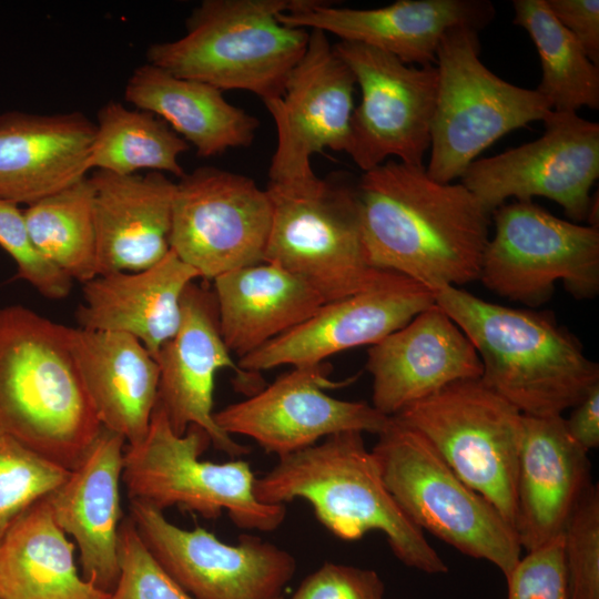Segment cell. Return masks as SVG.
Returning <instances> with one entry per match:
<instances>
[{
  "instance_id": "16",
  "label": "cell",
  "mask_w": 599,
  "mask_h": 599,
  "mask_svg": "<svg viewBox=\"0 0 599 599\" xmlns=\"http://www.w3.org/2000/svg\"><path fill=\"white\" fill-rule=\"evenodd\" d=\"M356 80L321 30H309L306 50L291 71L280 98L265 102L277 144L270 183L316 176L311 159L325 149L346 152Z\"/></svg>"
},
{
  "instance_id": "15",
  "label": "cell",
  "mask_w": 599,
  "mask_h": 599,
  "mask_svg": "<svg viewBox=\"0 0 599 599\" xmlns=\"http://www.w3.org/2000/svg\"><path fill=\"white\" fill-rule=\"evenodd\" d=\"M145 546L194 599H280L296 561L283 548L244 534L226 544L196 526L181 528L163 511L130 500V515Z\"/></svg>"
},
{
  "instance_id": "23",
  "label": "cell",
  "mask_w": 599,
  "mask_h": 599,
  "mask_svg": "<svg viewBox=\"0 0 599 599\" xmlns=\"http://www.w3.org/2000/svg\"><path fill=\"white\" fill-rule=\"evenodd\" d=\"M592 484L588 453L568 434L565 417L524 415L515 519L521 549L560 538Z\"/></svg>"
},
{
  "instance_id": "30",
  "label": "cell",
  "mask_w": 599,
  "mask_h": 599,
  "mask_svg": "<svg viewBox=\"0 0 599 599\" xmlns=\"http://www.w3.org/2000/svg\"><path fill=\"white\" fill-rule=\"evenodd\" d=\"M85 580L74 544L57 525L47 498L24 511L0 540V599H110Z\"/></svg>"
},
{
  "instance_id": "21",
  "label": "cell",
  "mask_w": 599,
  "mask_h": 599,
  "mask_svg": "<svg viewBox=\"0 0 599 599\" xmlns=\"http://www.w3.org/2000/svg\"><path fill=\"white\" fill-rule=\"evenodd\" d=\"M372 405L393 417L441 388L481 377L471 342L435 303L368 349Z\"/></svg>"
},
{
  "instance_id": "36",
  "label": "cell",
  "mask_w": 599,
  "mask_h": 599,
  "mask_svg": "<svg viewBox=\"0 0 599 599\" xmlns=\"http://www.w3.org/2000/svg\"><path fill=\"white\" fill-rule=\"evenodd\" d=\"M118 550L119 579L110 599H194L152 555L129 516L120 526Z\"/></svg>"
},
{
  "instance_id": "12",
  "label": "cell",
  "mask_w": 599,
  "mask_h": 599,
  "mask_svg": "<svg viewBox=\"0 0 599 599\" xmlns=\"http://www.w3.org/2000/svg\"><path fill=\"white\" fill-rule=\"evenodd\" d=\"M271 223L268 192L248 176L201 166L175 182L171 251L200 278L264 262Z\"/></svg>"
},
{
  "instance_id": "25",
  "label": "cell",
  "mask_w": 599,
  "mask_h": 599,
  "mask_svg": "<svg viewBox=\"0 0 599 599\" xmlns=\"http://www.w3.org/2000/svg\"><path fill=\"white\" fill-rule=\"evenodd\" d=\"M93 187L98 275L138 272L171 251L175 182L164 173L115 174L95 170Z\"/></svg>"
},
{
  "instance_id": "14",
  "label": "cell",
  "mask_w": 599,
  "mask_h": 599,
  "mask_svg": "<svg viewBox=\"0 0 599 599\" xmlns=\"http://www.w3.org/2000/svg\"><path fill=\"white\" fill-rule=\"evenodd\" d=\"M536 141L475 160L460 177L493 214L505 201L547 197L572 221H586L599 176V124L577 112L551 110Z\"/></svg>"
},
{
  "instance_id": "41",
  "label": "cell",
  "mask_w": 599,
  "mask_h": 599,
  "mask_svg": "<svg viewBox=\"0 0 599 599\" xmlns=\"http://www.w3.org/2000/svg\"><path fill=\"white\" fill-rule=\"evenodd\" d=\"M565 424L570 437L587 453L599 446V385L575 407Z\"/></svg>"
},
{
  "instance_id": "32",
  "label": "cell",
  "mask_w": 599,
  "mask_h": 599,
  "mask_svg": "<svg viewBox=\"0 0 599 599\" xmlns=\"http://www.w3.org/2000/svg\"><path fill=\"white\" fill-rule=\"evenodd\" d=\"M512 7V22L529 33L538 51L541 80L536 91L551 110L599 109V67L554 17L546 0H515Z\"/></svg>"
},
{
  "instance_id": "17",
  "label": "cell",
  "mask_w": 599,
  "mask_h": 599,
  "mask_svg": "<svg viewBox=\"0 0 599 599\" xmlns=\"http://www.w3.org/2000/svg\"><path fill=\"white\" fill-rule=\"evenodd\" d=\"M351 380L332 382L322 364L293 367L246 399L214 413V420L227 435L248 437L277 457L342 432L380 434L390 417L366 402L324 392Z\"/></svg>"
},
{
  "instance_id": "35",
  "label": "cell",
  "mask_w": 599,
  "mask_h": 599,
  "mask_svg": "<svg viewBox=\"0 0 599 599\" xmlns=\"http://www.w3.org/2000/svg\"><path fill=\"white\" fill-rule=\"evenodd\" d=\"M569 599H599V488L592 484L562 532Z\"/></svg>"
},
{
  "instance_id": "39",
  "label": "cell",
  "mask_w": 599,
  "mask_h": 599,
  "mask_svg": "<svg viewBox=\"0 0 599 599\" xmlns=\"http://www.w3.org/2000/svg\"><path fill=\"white\" fill-rule=\"evenodd\" d=\"M384 595L375 570L326 561L302 581L292 599H384Z\"/></svg>"
},
{
  "instance_id": "31",
  "label": "cell",
  "mask_w": 599,
  "mask_h": 599,
  "mask_svg": "<svg viewBox=\"0 0 599 599\" xmlns=\"http://www.w3.org/2000/svg\"><path fill=\"white\" fill-rule=\"evenodd\" d=\"M95 126L90 170L115 174L148 170L179 179L185 174L179 158L190 145L158 115L111 100L98 111Z\"/></svg>"
},
{
  "instance_id": "19",
  "label": "cell",
  "mask_w": 599,
  "mask_h": 599,
  "mask_svg": "<svg viewBox=\"0 0 599 599\" xmlns=\"http://www.w3.org/2000/svg\"><path fill=\"white\" fill-rule=\"evenodd\" d=\"M231 354L221 335L214 293L192 282L182 297L180 326L155 358L160 370L158 402L176 434L199 426L217 450L236 458L250 448L214 420L215 375L222 368H233L240 380L251 383L257 373L240 369Z\"/></svg>"
},
{
  "instance_id": "37",
  "label": "cell",
  "mask_w": 599,
  "mask_h": 599,
  "mask_svg": "<svg viewBox=\"0 0 599 599\" xmlns=\"http://www.w3.org/2000/svg\"><path fill=\"white\" fill-rule=\"evenodd\" d=\"M0 247L14 261L18 276L49 300L65 298L72 280L43 257L30 237L23 210L0 200Z\"/></svg>"
},
{
  "instance_id": "24",
  "label": "cell",
  "mask_w": 599,
  "mask_h": 599,
  "mask_svg": "<svg viewBox=\"0 0 599 599\" xmlns=\"http://www.w3.org/2000/svg\"><path fill=\"white\" fill-rule=\"evenodd\" d=\"M82 112L0 114V200L30 205L87 176L95 134Z\"/></svg>"
},
{
  "instance_id": "10",
  "label": "cell",
  "mask_w": 599,
  "mask_h": 599,
  "mask_svg": "<svg viewBox=\"0 0 599 599\" xmlns=\"http://www.w3.org/2000/svg\"><path fill=\"white\" fill-rule=\"evenodd\" d=\"M424 436L451 470L515 529L524 415L480 378L453 383L393 416Z\"/></svg>"
},
{
  "instance_id": "13",
  "label": "cell",
  "mask_w": 599,
  "mask_h": 599,
  "mask_svg": "<svg viewBox=\"0 0 599 599\" xmlns=\"http://www.w3.org/2000/svg\"><path fill=\"white\" fill-rule=\"evenodd\" d=\"M334 49L361 89V102L351 118L346 153L363 172L389 158L423 166L430 148L436 65H409L357 42L339 41Z\"/></svg>"
},
{
  "instance_id": "27",
  "label": "cell",
  "mask_w": 599,
  "mask_h": 599,
  "mask_svg": "<svg viewBox=\"0 0 599 599\" xmlns=\"http://www.w3.org/2000/svg\"><path fill=\"white\" fill-rule=\"evenodd\" d=\"M68 338L101 426L128 445L142 441L158 403L156 359L124 333L68 327Z\"/></svg>"
},
{
  "instance_id": "28",
  "label": "cell",
  "mask_w": 599,
  "mask_h": 599,
  "mask_svg": "<svg viewBox=\"0 0 599 599\" xmlns=\"http://www.w3.org/2000/svg\"><path fill=\"white\" fill-rule=\"evenodd\" d=\"M213 284L221 335L240 358L301 325L326 303L303 278L265 261L226 272Z\"/></svg>"
},
{
  "instance_id": "7",
  "label": "cell",
  "mask_w": 599,
  "mask_h": 599,
  "mask_svg": "<svg viewBox=\"0 0 599 599\" xmlns=\"http://www.w3.org/2000/svg\"><path fill=\"white\" fill-rule=\"evenodd\" d=\"M377 436L372 451L383 479L414 524L459 552L489 561L506 578L521 557V546L499 511L415 429L390 417Z\"/></svg>"
},
{
  "instance_id": "20",
  "label": "cell",
  "mask_w": 599,
  "mask_h": 599,
  "mask_svg": "<svg viewBox=\"0 0 599 599\" xmlns=\"http://www.w3.org/2000/svg\"><path fill=\"white\" fill-rule=\"evenodd\" d=\"M495 14L488 0H398L376 9L298 0L277 19L288 27L321 30L341 41L387 52L406 64L425 67L436 64L438 47L448 30L468 27L480 31Z\"/></svg>"
},
{
  "instance_id": "18",
  "label": "cell",
  "mask_w": 599,
  "mask_h": 599,
  "mask_svg": "<svg viewBox=\"0 0 599 599\" xmlns=\"http://www.w3.org/2000/svg\"><path fill=\"white\" fill-rule=\"evenodd\" d=\"M435 292L400 274L372 290L324 303L301 325L238 359L258 373L308 367L349 348L374 345L434 305Z\"/></svg>"
},
{
  "instance_id": "40",
  "label": "cell",
  "mask_w": 599,
  "mask_h": 599,
  "mask_svg": "<svg viewBox=\"0 0 599 599\" xmlns=\"http://www.w3.org/2000/svg\"><path fill=\"white\" fill-rule=\"evenodd\" d=\"M554 17L575 37L589 60L599 67V1L546 0Z\"/></svg>"
},
{
  "instance_id": "5",
  "label": "cell",
  "mask_w": 599,
  "mask_h": 599,
  "mask_svg": "<svg viewBox=\"0 0 599 599\" xmlns=\"http://www.w3.org/2000/svg\"><path fill=\"white\" fill-rule=\"evenodd\" d=\"M297 2L204 0L186 19L182 38L148 48V63L222 92L248 91L263 103L280 98L309 39V30L277 19Z\"/></svg>"
},
{
  "instance_id": "2",
  "label": "cell",
  "mask_w": 599,
  "mask_h": 599,
  "mask_svg": "<svg viewBox=\"0 0 599 599\" xmlns=\"http://www.w3.org/2000/svg\"><path fill=\"white\" fill-rule=\"evenodd\" d=\"M436 304L477 351L480 379L522 415L560 416L599 385V365L549 311L512 308L455 286L435 291Z\"/></svg>"
},
{
  "instance_id": "11",
  "label": "cell",
  "mask_w": 599,
  "mask_h": 599,
  "mask_svg": "<svg viewBox=\"0 0 599 599\" xmlns=\"http://www.w3.org/2000/svg\"><path fill=\"white\" fill-rule=\"evenodd\" d=\"M478 281L529 307L548 302L555 284L578 300L599 291V229L561 220L532 201L496 209Z\"/></svg>"
},
{
  "instance_id": "22",
  "label": "cell",
  "mask_w": 599,
  "mask_h": 599,
  "mask_svg": "<svg viewBox=\"0 0 599 599\" xmlns=\"http://www.w3.org/2000/svg\"><path fill=\"white\" fill-rule=\"evenodd\" d=\"M124 449L122 436L101 427L65 480L45 497L54 521L79 549L83 578L108 593L120 570Z\"/></svg>"
},
{
  "instance_id": "34",
  "label": "cell",
  "mask_w": 599,
  "mask_h": 599,
  "mask_svg": "<svg viewBox=\"0 0 599 599\" xmlns=\"http://www.w3.org/2000/svg\"><path fill=\"white\" fill-rule=\"evenodd\" d=\"M69 473L0 432V540L24 511L50 495Z\"/></svg>"
},
{
  "instance_id": "38",
  "label": "cell",
  "mask_w": 599,
  "mask_h": 599,
  "mask_svg": "<svg viewBox=\"0 0 599 599\" xmlns=\"http://www.w3.org/2000/svg\"><path fill=\"white\" fill-rule=\"evenodd\" d=\"M505 579L507 599H569L562 536L527 551Z\"/></svg>"
},
{
  "instance_id": "6",
  "label": "cell",
  "mask_w": 599,
  "mask_h": 599,
  "mask_svg": "<svg viewBox=\"0 0 599 599\" xmlns=\"http://www.w3.org/2000/svg\"><path fill=\"white\" fill-rule=\"evenodd\" d=\"M357 184L341 172L266 189L272 223L264 261L303 278L325 302L372 290L397 274L368 258Z\"/></svg>"
},
{
  "instance_id": "3",
  "label": "cell",
  "mask_w": 599,
  "mask_h": 599,
  "mask_svg": "<svg viewBox=\"0 0 599 599\" xmlns=\"http://www.w3.org/2000/svg\"><path fill=\"white\" fill-rule=\"evenodd\" d=\"M101 427L68 326L22 305L0 307V432L71 470Z\"/></svg>"
},
{
  "instance_id": "26",
  "label": "cell",
  "mask_w": 599,
  "mask_h": 599,
  "mask_svg": "<svg viewBox=\"0 0 599 599\" xmlns=\"http://www.w3.org/2000/svg\"><path fill=\"white\" fill-rule=\"evenodd\" d=\"M199 278L172 251L142 271L98 275L83 284L79 327L129 334L156 358L180 326L186 287Z\"/></svg>"
},
{
  "instance_id": "8",
  "label": "cell",
  "mask_w": 599,
  "mask_h": 599,
  "mask_svg": "<svg viewBox=\"0 0 599 599\" xmlns=\"http://www.w3.org/2000/svg\"><path fill=\"white\" fill-rule=\"evenodd\" d=\"M210 444L206 432L195 425L176 434L158 402L143 440L124 449L122 481L129 499L161 511L179 507L210 519L226 511L242 529H277L285 519V506L256 499V477L247 461L201 459Z\"/></svg>"
},
{
  "instance_id": "29",
  "label": "cell",
  "mask_w": 599,
  "mask_h": 599,
  "mask_svg": "<svg viewBox=\"0 0 599 599\" xmlns=\"http://www.w3.org/2000/svg\"><path fill=\"white\" fill-rule=\"evenodd\" d=\"M124 99L165 121L194 146L200 158L250 146L260 126L255 116L231 104L221 90L175 77L150 63L134 69Z\"/></svg>"
},
{
  "instance_id": "1",
  "label": "cell",
  "mask_w": 599,
  "mask_h": 599,
  "mask_svg": "<svg viewBox=\"0 0 599 599\" xmlns=\"http://www.w3.org/2000/svg\"><path fill=\"white\" fill-rule=\"evenodd\" d=\"M358 197L374 267L434 292L478 281L491 213L460 183H440L425 166L389 159L363 172Z\"/></svg>"
},
{
  "instance_id": "4",
  "label": "cell",
  "mask_w": 599,
  "mask_h": 599,
  "mask_svg": "<svg viewBox=\"0 0 599 599\" xmlns=\"http://www.w3.org/2000/svg\"><path fill=\"white\" fill-rule=\"evenodd\" d=\"M254 495L268 505L304 499L318 521L339 539L354 541L380 531L406 567L429 575L448 571L425 532L388 490L363 433H337L278 457L271 470L255 478Z\"/></svg>"
},
{
  "instance_id": "33",
  "label": "cell",
  "mask_w": 599,
  "mask_h": 599,
  "mask_svg": "<svg viewBox=\"0 0 599 599\" xmlns=\"http://www.w3.org/2000/svg\"><path fill=\"white\" fill-rule=\"evenodd\" d=\"M26 224L40 254L72 281L98 276L93 187L89 176L23 210Z\"/></svg>"
},
{
  "instance_id": "9",
  "label": "cell",
  "mask_w": 599,
  "mask_h": 599,
  "mask_svg": "<svg viewBox=\"0 0 599 599\" xmlns=\"http://www.w3.org/2000/svg\"><path fill=\"white\" fill-rule=\"evenodd\" d=\"M477 30H448L438 47L436 105L426 173L440 183L460 179L476 158L510 131L551 111L536 90L511 84L480 60Z\"/></svg>"
}]
</instances>
